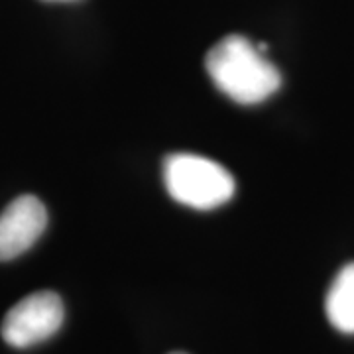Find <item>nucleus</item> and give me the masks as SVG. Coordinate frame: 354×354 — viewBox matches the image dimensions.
<instances>
[{"label":"nucleus","mask_w":354,"mask_h":354,"mask_svg":"<svg viewBox=\"0 0 354 354\" xmlns=\"http://www.w3.org/2000/svg\"><path fill=\"white\" fill-rule=\"evenodd\" d=\"M205 69L215 87L239 104L268 101L281 87L278 67L244 36H227L209 50Z\"/></svg>","instance_id":"obj_1"},{"label":"nucleus","mask_w":354,"mask_h":354,"mask_svg":"<svg viewBox=\"0 0 354 354\" xmlns=\"http://www.w3.org/2000/svg\"><path fill=\"white\" fill-rule=\"evenodd\" d=\"M165 189L174 201L213 211L232 199L236 181L227 167L197 153H171L164 162Z\"/></svg>","instance_id":"obj_2"},{"label":"nucleus","mask_w":354,"mask_h":354,"mask_svg":"<svg viewBox=\"0 0 354 354\" xmlns=\"http://www.w3.org/2000/svg\"><path fill=\"white\" fill-rule=\"evenodd\" d=\"M64 323V304L53 291H36L14 305L2 321V339L28 348L53 337Z\"/></svg>","instance_id":"obj_3"},{"label":"nucleus","mask_w":354,"mask_h":354,"mask_svg":"<svg viewBox=\"0 0 354 354\" xmlns=\"http://www.w3.org/2000/svg\"><path fill=\"white\" fill-rule=\"evenodd\" d=\"M48 225L44 203L34 195L16 197L0 213V262L14 260L30 250Z\"/></svg>","instance_id":"obj_4"},{"label":"nucleus","mask_w":354,"mask_h":354,"mask_svg":"<svg viewBox=\"0 0 354 354\" xmlns=\"http://www.w3.org/2000/svg\"><path fill=\"white\" fill-rule=\"evenodd\" d=\"M325 313L335 329L354 335V262L344 266L333 279L325 299Z\"/></svg>","instance_id":"obj_5"},{"label":"nucleus","mask_w":354,"mask_h":354,"mask_svg":"<svg viewBox=\"0 0 354 354\" xmlns=\"http://www.w3.org/2000/svg\"><path fill=\"white\" fill-rule=\"evenodd\" d=\"M171 354H185V353H171Z\"/></svg>","instance_id":"obj_6"}]
</instances>
